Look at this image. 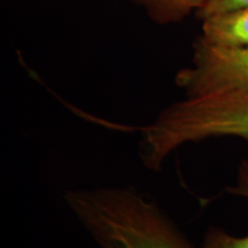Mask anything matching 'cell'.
<instances>
[{
    "instance_id": "1",
    "label": "cell",
    "mask_w": 248,
    "mask_h": 248,
    "mask_svg": "<svg viewBox=\"0 0 248 248\" xmlns=\"http://www.w3.org/2000/svg\"><path fill=\"white\" fill-rule=\"evenodd\" d=\"M73 212L99 248H193L159 204L133 188H88Z\"/></svg>"
},
{
    "instance_id": "2",
    "label": "cell",
    "mask_w": 248,
    "mask_h": 248,
    "mask_svg": "<svg viewBox=\"0 0 248 248\" xmlns=\"http://www.w3.org/2000/svg\"><path fill=\"white\" fill-rule=\"evenodd\" d=\"M222 137L248 141V95L186 98L145 126L147 146L160 160L185 144Z\"/></svg>"
},
{
    "instance_id": "3",
    "label": "cell",
    "mask_w": 248,
    "mask_h": 248,
    "mask_svg": "<svg viewBox=\"0 0 248 248\" xmlns=\"http://www.w3.org/2000/svg\"><path fill=\"white\" fill-rule=\"evenodd\" d=\"M186 98L209 95H248V46L222 47L199 37L190 66L176 76Z\"/></svg>"
},
{
    "instance_id": "4",
    "label": "cell",
    "mask_w": 248,
    "mask_h": 248,
    "mask_svg": "<svg viewBox=\"0 0 248 248\" xmlns=\"http://www.w3.org/2000/svg\"><path fill=\"white\" fill-rule=\"evenodd\" d=\"M201 38L222 47L248 46V6L204 18Z\"/></svg>"
},
{
    "instance_id": "5",
    "label": "cell",
    "mask_w": 248,
    "mask_h": 248,
    "mask_svg": "<svg viewBox=\"0 0 248 248\" xmlns=\"http://www.w3.org/2000/svg\"><path fill=\"white\" fill-rule=\"evenodd\" d=\"M231 195L248 199V157L241 160L237 169V177L233 185L226 187ZM201 248H248V234L244 237L230 234L223 229L212 226L204 233Z\"/></svg>"
},
{
    "instance_id": "6",
    "label": "cell",
    "mask_w": 248,
    "mask_h": 248,
    "mask_svg": "<svg viewBox=\"0 0 248 248\" xmlns=\"http://www.w3.org/2000/svg\"><path fill=\"white\" fill-rule=\"evenodd\" d=\"M147 9L150 16L161 23L182 20L193 11H200L207 0H135Z\"/></svg>"
},
{
    "instance_id": "7",
    "label": "cell",
    "mask_w": 248,
    "mask_h": 248,
    "mask_svg": "<svg viewBox=\"0 0 248 248\" xmlns=\"http://www.w3.org/2000/svg\"><path fill=\"white\" fill-rule=\"evenodd\" d=\"M248 6V0H207L200 11L197 12L198 16L201 20L243 8Z\"/></svg>"
}]
</instances>
